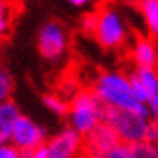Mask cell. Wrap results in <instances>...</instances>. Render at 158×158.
<instances>
[{
    "label": "cell",
    "mask_w": 158,
    "mask_h": 158,
    "mask_svg": "<svg viewBox=\"0 0 158 158\" xmlns=\"http://www.w3.org/2000/svg\"><path fill=\"white\" fill-rule=\"evenodd\" d=\"M91 89L105 107L131 110V112H137V114L151 119L149 108L133 98L128 75L121 71H101L96 77Z\"/></svg>",
    "instance_id": "cell-1"
},
{
    "label": "cell",
    "mask_w": 158,
    "mask_h": 158,
    "mask_svg": "<svg viewBox=\"0 0 158 158\" xmlns=\"http://www.w3.org/2000/svg\"><path fill=\"white\" fill-rule=\"evenodd\" d=\"M103 108L105 105L94 94L91 87L78 89L69 98V110H68V126H71L80 135H87L93 128H96L103 121Z\"/></svg>",
    "instance_id": "cell-2"
},
{
    "label": "cell",
    "mask_w": 158,
    "mask_h": 158,
    "mask_svg": "<svg viewBox=\"0 0 158 158\" xmlns=\"http://www.w3.org/2000/svg\"><path fill=\"white\" fill-rule=\"evenodd\" d=\"M149 121L151 119L137 114V112H131V110L114 108V107L103 108V123H107L117 133V137L123 144L146 140Z\"/></svg>",
    "instance_id": "cell-3"
},
{
    "label": "cell",
    "mask_w": 158,
    "mask_h": 158,
    "mask_svg": "<svg viewBox=\"0 0 158 158\" xmlns=\"http://www.w3.org/2000/svg\"><path fill=\"white\" fill-rule=\"evenodd\" d=\"M93 37L105 50H119L128 39V30L123 16L114 7H103L98 11V23Z\"/></svg>",
    "instance_id": "cell-4"
},
{
    "label": "cell",
    "mask_w": 158,
    "mask_h": 158,
    "mask_svg": "<svg viewBox=\"0 0 158 158\" xmlns=\"http://www.w3.org/2000/svg\"><path fill=\"white\" fill-rule=\"evenodd\" d=\"M68 32L62 23L50 20L37 30V52L48 62H59L68 52Z\"/></svg>",
    "instance_id": "cell-5"
},
{
    "label": "cell",
    "mask_w": 158,
    "mask_h": 158,
    "mask_svg": "<svg viewBox=\"0 0 158 158\" xmlns=\"http://www.w3.org/2000/svg\"><path fill=\"white\" fill-rule=\"evenodd\" d=\"M48 140V131L44 126L34 119H30L29 115L22 114L16 121L13 133H11V140L15 148L22 151V153H30V151L41 149Z\"/></svg>",
    "instance_id": "cell-6"
},
{
    "label": "cell",
    "mask_w": 158,
    "mask_h": 158,
    "mask_svg": "<svg viewBox=\"0 0 158 158\" xmlns=\"http://www.w3.org/2000/svg\"><path fill=\"white\" fill-rule=\"evenodd\" d=\"M84 137L75 131L71 126L59 130L55 135L48 137L43 146L46 158H78L82 156Z\"/></svg>",
    "instance_id": "cell-7"
},
{
    "label": "cell",
    "mask_w": 158,
    "mask_h": 158,
    "mask_svg": "<svg viewBox=\"0 0 158 158\" xmlns=\"http://www.w3.org/2000/svg\"><path fill=\"white\" fill-rule=\"evenodd\" d=\"M121 144L119 137L107 123L101 121L87 135H84L82 155L87 158H105L110 151Z\"/></svg>",
    "instance_id": "cell-8"
},
{
    "label": "cell",
    "mask_w": 158,
    "mask_h": 158,
    "mask_svg": "<svg viewBox=\"0 0 158 158\" xmlns=\"http://www.w3.org/2000/svg\"><path fill=\"white\" fill-rule=\"evenodd\" d=\"M131 57L135 62V68H148V69H156L158 66V50L156 44L149 37H137Z\"/></svg>",
    "instance_id": "cell-9"
},
{
    "label": "cell",
    "mask_w": 158,
    "mask_h": 158,
    "mask_svg": "<svg viewBox=\"0 0 158 158\" xmlns=\"http://www.w3.org/2000/svg\"><path fill=\"white\" fill-rule=\"evenodd\" d=\"M133 75L142 82V85L148 91V96H149L148 108L151 112V119H155V117H158V73H156V69L135 68Z\"/></svg>",
    "instance_id": "cell-10"
},
{
    "label": "cell",
    "mask_w": 158,
    "mask_h": 158,
    "mask_svg": "<svg viewBox=\"0 0 158 158\" xmlns=\"http://www.w3.org/2000/svg\"><path fill=\"white\" fill-rule=\"evenodd\" d=\"M20 115H22V110L13 100L0 103V144L11 140L13 128Z\"/></svg>",
    "instance_id": "cell-11"
},
{
    "label": "cell",
    "mask_w": 158,
    "mask_h": 158,
    "mask_svg": "<svg viewBox=\"0 0 158 158\" xmlns=\"http://www.w3.org/2000/svg\"><path fill=\"white\" fill-rule=\"evenodd\" d=\"M137 6L149 30V36L158 41V0H137Z\"/></svg>",
    "instance_id": "cell-12"
},
{
    "label": "cell",
    "mask_w": 158,
    "mask_h": 158,
    "mask_svg": "<svg viewBox=\"0 0 158 158\" xmlns=\"http://www.w3.org/2000/svg\"><path fill=\"white\" fill-rule=\"evenodd\" d=\"M43 105L46 110H50L53 115L57 117H66L68 115V110H69V100H66L62 94L59 93H44L43 98Z\"/></svg>",
    "instance_id": "cell-13"
},
{
    "label": "cell",
    "mask_w": 158,
    "mask_h": 158,
    "mask_svg": "<svg viewBox=\"0 0 158 158\" xmlns=\"http://www.w3.org/2000/svg\"><path fill=\"white\" fill-rule=\"evenodd\" d=\"M128 146L130 158H158V146L151 144L148 140H140V142H131Z\"/></svg>",
    "instance_id": "cell-14"
},
{
    "label": "cell",
    "mask_w": 158,
    "mask_h": 158,
    "mask_svg": "<svg viewBox=\"0 0 158 158\" xmlns=\"http://www.w3.org/2000/svg\"><path fill=\"white\" fill-rule=\"evenodd\" d=\"M15 94V78L6 66L0 64V103L13 100Z\"/></svg>",
    "instance_id": "cell-15"
},
{
    "label": "cell",
    "mask_w": 158,
    "mask_h": 158,
    "mask_svg": "<svg viewBox=\"0 0 158 158\" xmlns=\"http://www.w3.org/2000/svg\"><path fill=\"white\" fill-rule=\"evenodd\" d=\"M9 29H11L9 4H7V0H0V37L7 36Z\"/></svg>",
    "instance_id": "cell-16"
},
{
    "label": "cell",
    "mask_w": 158,
    "mask_h": 158,
    "mask_svg": "<svg viewBox=\"0 0 158 158\" xmlns=\"http://www.w3.org/2000/svg\"><path fill=\"white\" fill-rule=\"evenodd\" d=\"M96 23H98V11L87 13V15H84V16H82V20H80V29H82L84 34L93 36L94 29H96Z\"/></svg>",
    "instance_id": "cell-17"
},
{
    "label": "cell",
    "mask_w": 158,
    "mask_h": 158,
    "mask_svg": "<svg viewBox=\"0 0 158 158\" xmlns=\"http://www.w3.org/2000/svg\"><path fill=\"white\" fill-rule=\"evenodd\" d=\"M0 158H23V153L11 142L0 144Z\"/></svg>",
    "instance_id": "cell-18"
},
{
    "label": "cell",
    "mask_w": 158,
    "mask_h": 158,
    "mask_svg": "<svg viewBox=\"0 0 158 158\" xmlns=\"http://www.w3.org/2000/svg\"><path fill=\"white\" fill-rule=\"evenodd\" d=\"M146 140L158 146V117H155V119H151V121H149V128H148Z\"/></svg>",
    "instance_id": "cell-19"
},
{
    "label": "cell",
    "mask_w": 158,
    "mask_h": 158,
    "mask_svg": "<svg viewBox=\"0 0 158 158\" xmlns=\"http://www.w3.org/2000/svg\"><path fill=\"white\" fill-rule=\"evenodd\" d=\"M105 158H130V153H128V146L126 144H119L117 148H114V149L108 153Z\"/></svg>",
    "instance_id": "cell-20"
},
{
    "label": "cell",
    "mask_w": 158,
    "mask_h": 158,
    "mask_svg": "<svg viewBox=\"0 0 158 158\" xmlns=\"http://www.w3.org/2000/svg\"><path fill=\"white\" fill-rule=\"evenodd\" d=\"M23 158H46L44 156V149H36V151H30V153H23Z\"/></svg>",
    "instance_id": "cell-21"
},
{
    "label": "cell",
    "mask_w": 158,
    "mask_h": 158,
    "mask_svg": "<svg viewBox=\"0 0 158 158\" xmlns=\"http://www.w3.org/2000/svg\"><path fill=\"white\" fill-rule=\"evenodd\" d=\"M91 2H93V0H69V4L75 6V7H84V6L91 4Z\"/></svg>",
    "instance_id": "cell-22"
},
{
    "label": "cell",
    "mask_w": 158,
    "mask_h": 158,
    "mask_svg": "<svg viewBox=\"0 0 158 158\" xmlns=\"http://www.w3.org/2000/svg\"><path fill=\"white\" fill-rule=\"evenodd\" d=\"M78 158H87V156H84V155H82V156H78Z\"/></svg>",
    "instance_id": "cell-23"
}]
</instances>
